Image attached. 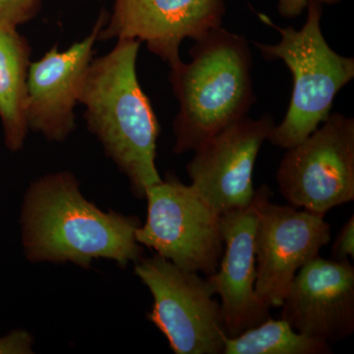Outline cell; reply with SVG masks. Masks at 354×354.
<instances>
[{
	"label": "cell",
	"instance_id": "6da1fadb",
	"mask_svg": "<svg viewBox=\"0 0 354 354\" xmlns=\"http://www.w3.org/2000/svg\"><path fill=\"white\" fill-rule=\"evenodd\" d=\"M21 223L26 257L32 263L88 268L102 258L125 267L143 255L136 241L139 218L102 211L83 196L69 172L44 176L30 186Z\"/></svg>",
	"mask_w": 354,
	"mask_h": 354
},
{
	"label": "cell",
	"instance_id": "7a4b0ae2",
	"mask_svg": "<svg viewBox=\"0 0 354 354\" xmlns=\"http://www.w3.org/2000/svg\"><path fill=\"white\" fill-rule=\"evenodd\" d=\"M140 44L118 39L108 55L92 60L79 102L88 128L127 176L133 194L145 199L147 189L162 178L156 167L160 125L137 76Z\"/></svg>",
	"mask_w": 354,
	"mask_h": 354
},
{
	"label": "cell",
	"instance_id": "3957f363",
	"mask_svg": "<svg viewBox=\"0 0 354 354\" xmlns=\"http://www.w3.org/2000/svg\"><path fill=\"white\" fill-rule=\"evenodd\" d=\"M190 55L191 62L171 68L169 76L179 102L174 124L177 155L195 152L248 115L256 102L252 53L245 37L216 28L195 41Z\"/></svg>",
	"mask_w": 354,
	"mask_h": 354
},
{
	"label": "cell",
	"instance_id": "277c9868",
	"mask_svg": "<svg viewBox=\"0 0 354 354\" xmlns=\"http://www.w3.org/2000/svg\"><path fill=\"white\" fill-rule=\"evenodd\" d=\"M304 27L281 28L267 15L263 23L281 34L276 44L253 41L266 60H283L293 77L290 106L281 124L274 125L268 141L281 149L291 148L309 136L327 120L337 93L354 78V58L342 57L324 38L321 20L323 3L311 0Z\"/></svg>",
	"mask_w": 354,
	"mask_h": 354
},
{
	"label": "cell",
	"instance_id": "5b68a950",
	"mask_svg": "<svg viewBox=\"0 0 354 354\" xmlns=\"http://www.w3.org/2000/svg\"><path fill=\"white\" fill-rule=\"evenodd\" d=\"M145 199L148 216L137 242L186 271L215 274L225 250L221 215L176 176L149 187Z\"/></svg>",
	"mask_w": 354,
	"mask_h": 354
},
{
	"label": "cell",
	"instance_id": "8992f818",
	"mask_svg": "<svg viewBox=\"0 0 354 354\" xmlns=\"http://www.w3.org/2000/svg\"><path fill=\"white\" fill-rule=\"evenodd\" d=\"M135 274L153 295L148 320L169 341L176 354H223L221 304L208 281L162 256L141 258Z\"/></svg>",
	"mask_w": 354,
	"mask_h": 354
},
{
	"label": "cell",
	"instance_id": "52a82bcc",
	"mask_svg": "<svg viewBox=\"0 0 354 354\" xmlns=\"http://www.w3.org/2000/svg\"><path fill=\"white\" fill-rule=\"evenodd\" d=\"M290 206L325 216L354 200V120L330 113L322 127L288 149L277 171Z\"/></svg>",
	"mask_w": 354,
	"mask_h": 354
},
{
	"label": "cell",
	"instance_id": "ba28073f",
	"mask_svg": "<svg viewBox=\"0 0 354 354\" xmlns=\"http://www.w3.org/2000/svg\"><path fill=\"white\" fill-rule=\"evenodd\" d=\"M256 194L255 291L261 304L278 308L297 272L329 243L330 227L325 216L272 203L267 184L256 189Z\"/></svg>",
	"mask_w": 354,
	"mask_h": 354
},
{
	"label": "cell",
	"instance_id": "9c48e42d",
	"mask_svg": "<svg viewBox=\"0 0 354 354\" xmlns=\"http://www.w3.org/2000/svg\"><path fill=\"white\" fill-rule=\"evenodd\" d=\"M274 125L270 114L246 115L195 151L186 167L191 185L218 215L252 203L256 160Z\"/></svg>",
	"mask_w": 354,
	"mask_h": 354
},
{
	"label": "cell",
	"instance_id": "30bf717a",
	"mask_svg": "<svg viewBox=\"0 0 354 354\" xmlns=\"http://www.w3.org/2000/svg\"><path fill=\"white\" fill-rule=\"evenodd\" d=\"M225 0H116L111 21L99 39H135L169 64L183 62V39L195 41L221 27Z\"/></svg>",
	"mask_w": 354,
	"mask_h": 354
},
{
	"label": "cell",
	"instance_id": "8fae6325",
	"mask_svg": "<svg viewBox=\"0 0 354 354\" xmlns=\"http://www.w3.org/2000/svg\"><path fill=\"white\" fill-rule=\"evenodd\" d=\"M281 318L297 332L337 344L354 333V267L317 256L295 274Z\"/></svg>",
	"mask_w": 354,
	"mask_h": 354
},
{
	"label": "cell",
	"instance_id": "7c38bea8",
	"mask_svg": "<svg viewBox=\"0 0 354 354\" xmlns=\"http://www.w3.org/2000/svg\"><path fill=\"white\" fill-rule=\"evenodd\" d=\"M104 26V18L101 17L90 36L82 41L65 50L55 46L41 59L30 62L26 100L29 129L57 142L64 141L73 131L74 111Z\"/></svg>",
	"mask_w": 354,
	"mask_h": 354
},
{
	"label": "cell",
	"instance_id": "4fadbf2b",
	"mask_svg": "<svg viewBox=\"0 0 354 354\" xmlns=\"http://www.w3.org/2000/svg\"><path fill=\"white\" fill-rule=\"evenodd\" d=\"M225 250L218 271L207 279L221 298L223 326L227 337L241 335L264 322L270 308L256 295L255 234L258 198L245 208L221 215Z\"/></svg>",
	"mask_w": 354,
	"mask_h": 354
},
{
	"label": "cell",
	"instance_id": "5bb4252c",
	"mask_svg": "<svg viewBox=\"0 0 354 354\" xmlns=\"http://www.w3.org/2000/svg\"><path fill=\"white\" fill-rule=\"evenodd\" d=\"M30 48L17 27L0 22V120L4 141L17 152L24 145L29 127L26 118Z\"/></svg>",
	"mask_w": 354,
	"mask_h": 354
},
{
	"label": "cell",
	"instance_id": "9a60e30c",
	"mask_svg": "<svg viewBox=\"0 0 354 354\" xmlns=\"http://www.w3.org/2000/svg\"><path fill=\"white\" fill-rule=\"evenodd\" d=\"M332 344L300 334L283 320L269 317L236 337H223V354H332Z\"/></svg>",
	"mask_w": 354,
	"mask_h": 354
},
{
	"label": "cell",
	"instance_id": "2e32d148",
	"mask_svg": "<svg viewBox=\"0 0 354 354\" xmlns=\"http://www.w3.org/2000/svg\"><path fill=\"white\" fill-rule=\"evenodd\" d=\"M39 0H3L0 6V22L17 27L31 17Z\"/></svg>",
	"mask_w": 354,
	"mask_h": 354
},
{
	"label": "cell",
	"instance_id": "e0dca14e",
	"mask_svg": "<svg viewBox=\"0 0 354 354\" xmlns=\"http://www.w3.org/2000/svg\"><path fill=\"white\" fill-rule=\"evenodd\" d=\"M34 339L25 330H14L0 337V354H32Z\"/></svg>",
	"mask_w": 354,
	"mask_h": 354
},
{
	"label": "cell",
	"instance_id": "ac0fdd59",
	"mask_svg": "<svg viewBox=\"0 0 354 354\" xmlns=\"http://www.w3.org/2000/svg\"><path fill=\"white\" fill-rule=\"evenodd\" d=\"M333 259L349 260L354 258V216L346 221L337 234L332 248Z\"/></svg>",
	"mask_w": 354,
	"mask_h": 354
},
{
	"label": "cell",
	"instance_id": "d6986e66",
	"mask_svg": "<svg viewBox=\"0 0 354 354\" xmlns=\"http://www.w3.org/2000/svg\"><path fill=\"white\" fill-rule=\"evenodd\" d=\"M311 0H278V11L283 18L295 19L306 10L307 6ZM323 4L339 3L341 0H319Z\"/></svg>",
	"mask_w": 354,
	"mask_h": 354
},
{
	"label": "cell",
	"instance_id": "ffe728a7",
	"mask_svg": "<svg viewBox=\"0 0 354 354\" xmlns=\"http://www.w3.org/2000/svg\"><path fill=\"white\" fill-rule=\"evenodd\" d=\"M2 2H3V0H0V6H1Z\"/></svg>",
	"mask_w": 354,
	"mask_h": 354
}]
</instances>
